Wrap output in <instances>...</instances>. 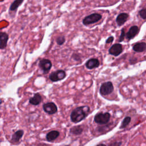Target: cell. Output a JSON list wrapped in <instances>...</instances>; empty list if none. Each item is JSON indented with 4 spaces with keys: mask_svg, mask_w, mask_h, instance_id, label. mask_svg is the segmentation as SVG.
I'll return each instance as SVG.
<instances>
[{
    "mask_svg": "<svg viewBox=\"0 0 146 146\" xmlns=\"http://www.w3.org/2000/svg\"><path fill=\"white\" fill-rule=\"evenodd\" d=\"M42 100V96L39 93H36L34 95L33 97H31L29 99V103L34 106H37L39 104Z\"/></svg>",
    "mask_w": 146,
    "mask_h": 146,
    "instance_id": "4fadbf2b",
    "label": "cell"
},
{
    "mask_svg": "<svg viewBox=\"0 0 146 146\" xmlns=\"http://www.w3.org/2000/svg\"><path fill=\"white\" fill-rule=\"evenodd\" d=\"M139 29L137 26H132L126 34V38L128 40L133 38L139 33Z\"/></svg>",
    "mask_w": 146,
    "mask_h": 146,
    "instance_id": "30bf717a",
    "label": "cell"
},
{
    "mask_svg": "<svg viewBox=\"0 0 146 146\" xmlns=\"http://www.w3.org/2000/svg\"><path fill=\"white\" fill-rule=\"evenodd\" d=\"M9 39V35L5 32L0 33V48L1 50L6 47L7 41Z\"/></svg>",
    "mask_w": 146,
    "mask_h": 146,
    "instance_id": "8fae6325",
    "label": "cell"
},
{
    "mask_svg": "<svg viewBox=\"0 0 146 146\" xmlns=\"http://www.w3.org/2000/svg\"><path fill=\"white\" fill-rule=\"evenodd\" d=\"M123 51L122 45L120 43H115L113 44L108 50V52L110 54L117 56L120 55Z\"/></svg>",
    "mask_w": 146,
    "mask_h": 146,
    "instance_id": "ba28073f",
    "label": "cell"
},
{
    "mask_svg": "<svg viewBox=\"0 0 146 146\" xmlns=\"http://www.w3.org/2000/svg\"><path fill=\"white\" fill-rule=\"evenodd\" d=\"M113 91V86L111 82L108 81L102 84L99 88V92L103 96L108 95Z\"/></svg>",
    "mask_w": 146,
    "mask_h": 146,
    "instance_id": "277c9868",
    "label": "cell"
},
{
    "mask_svg": "<svg viewBox=\"0 0 146 146\" xmlns=\"http://www.w3.org/2000/svg\"><path fill=\"white\" fill-rule=\"evenodd\" d=\"M111 115L108 112H99L94 116V121L98 124H106L110 119Z\"/></svg>",
    "mask_w": 146,
    "mask_h": 146,
    "instance_id": "7a4b0ae2",
    "label": "cell"
},
{
    "mask_svg": "<svg viewBox=\"0 0 146 146\" xmlns=\"http://www.w3.org/2000/svg\"><path fill=\"white\" fill-rule=\"evenodd\" d=\"M139 14L141 18L145 19H146V8L140 10L139 11Z\"/></svg>",
    "mask_w": 146,
    "mask_h": 146,
    "instance_id": "44dd1931",
    "label": "cell"
},
{
    "mask_svg": "<svg viewBox=\"0 0 146 146\" xmlns=\"http://www.w3.org/2000/svg\"><path fill=\"white\" fill-rule=\"evenodd\" d=\"M83 131V128L81 125L74 126L70 129V133L74 135H80Z\"/></svg>",
    "mask_w": 146,
    "mask_h": 146,
    "instance_id": "e0dca14e",
    "label": "cell"
},
{
    "mask_svg": "<svg viewBox=\"0 0 146 146\" xmlns=\"http://www.w3.org/2000/svg\"><path fill=\"white\" fill-rule=\"evenodd\" d=\"M121 141H114L110 144L108 146H121Z\"/></svg>",
    "mask_w": 146,
    "mask_h": 146,
    "instance_id": "603a6c76",
    "label": "cell"
},
{
    "mask_svg": "<svg viewBox=\"0 0 146 146\" xmlns=\"http://www.w3.org/2000/svg\"><path fill=\"white\" fill-rule=\"evenodd\" d=\"M124 36H125V31H124V29H122L121 30V34L119 36V42H121L122 41H123L124 39Z\"/></svg>",
    "mask_w": 146,
    "mask_h": 146,
    "instance_id": "7402d4cb",
    "label": "cell"
},
{
    "mask_svg": "<svg viewBox=\"0 0 146 146\" xmlns=\"http://www.w3.org/2000/svg\"><path fill=\"white\" fill-rule=\"evenodd\" d=\"M59 136V132L58 131L53 130L48 132L46 136V138L47 141H52L55 140L56 138Z\"/></svg>",
    "mask_w": 146,
    "mask_h": 146,
    "instance_id": "5bb4252c",
    "label": "cell"
},
{
    "mask_svg": "<svg viewBox=\"0 0 146 146\" xmlns=\"http://www.w3.org/2000/svg\"><path fill=\"white\" fill-rule=\"evenodd\" d=\"M39 66L44 74H47L52 67V63L48 59H42L39 62Z\"/></svg>",
    "mask_w": 146,
    "mask_h": 146,
    "instance_id": "52a82bcc",
    "label": "cell"
},
{
    "mask_svg": "<svg viewBox=\"0 0 146 146\" xmlns=\"http://www.w3.org/2000/svg\"><path fill=\"white\" fill-rule=\"evenodd\" d=\"M66 76V72L64 70H59L52 72L49 75V79L52 82H56L64 79Z\"/></svg>",
    "mask_w": 146,
    "mask_h": 146,
    "instance_id": "5b68a950",
    "label": "cell"
},
{
    "mask_svg": "<svg viewBox=\"0 0 146 146\" xmlns=\"http://www.w3.org/2000/svg\"><path fill=\"white\" fill-rule=\"evenodd\" d=\"M72 58L76 61H78L80 60V56L77 54H74L72 55Z\"/></svg>",
    "mask_w": 146,
    "mask_h": 146,
    "instance_id": "cb8c5ba5",
    "label": "cell"
},
{
    "mask_svg": "<svg viewBox=\"0 0 146 146\" xmlns=\"http://www.w3.org/2000/svg\"><path fill=\"white\" fill-rule=\"evenodd\" d=\"M131 118L130 116H126L125 117H124V119L121 122L120 128V129L125 128L129 124V123L131 122Z\"/></svg>",
    "mask_w": 146,
    "mask_h": 146,
    "instance_id": "d6986e66",
    "label": "cell"
},
{
    "mask_svg": "<svg viewBox=\"0 0 146 146\" xmlns=\"http://www.w3.org/2000/svg\"><path fill=\"white\" fill-rule=\"evenodd\" d=\"M23 2V0H15L13 3L11 4L10 7H9V10L11 11H15L17 8L21 5V3Z\"/></svg>",
    "mask_w": 146,
    "mask_h": 146,
    "instance_id": "ac0fdd59",
    "label": "cell"
},
{
    "mask_svg": "<svg viewBox=\"0 0 146 146\" xmlns=\"http://www.w3.org/2000/svg\"><path fill=\"white\" fill-rule=\"evenodd\" d=\"M56 43L58 45H62L65 42V37L64 36H60L56 38Z\"/></svg>",
    "mask_w": 146,
    "mask_h": 146,
    "instance_id": "ffe728a7",
    "label": "cell"
},
{
    "mask_svg": "<svg viewBox=\"0 0 146 146\" xmlns=\"http://www.w3.org/2000/svg\"><path fill=\"white\" fill-rule=\"evenodd\" d=\"M102 18V15L99 13H93L86 16L82 21L84 25H89L99 21Z\"/></svg>",
    "mask_w": 146,
    "mask_h": 146,
    "instance_id": "3957f363",
    "label": "cell"
},
{
    "mask_svg": "<svg viewBox=\"0 0 146 146\" xmlns=\"http://www.w3.org/2000/svg\"><path fill=\"white\" fill-rule=\"evenodd\" d=\"M90 107L87 106L76 107L71 113V120L75 123H79L84 120L90 112Z\"/></svg>",
    "mask_w": 146,
    "mask_h": 146,
    "instance_id": "6da1fadb",
    "label": "cell"
},
{
    "mask_svg": "<svg viewBox=\"0 0 146 146\" xmlns=\"http://www.w3.org/2000/svg\"><path fill=\"white\" fill-rule=\"evenodd\" d=\"M113 39H114L113 36H110V37H108V38H107V39L106 41V43H111V42H112V41L113 40Z\"/></svg>",
    "mask_w": 146,
    "mask_h": 146,
    "instance_id": "d4e9b609",
    "label": "cell"
},
{
    "mask_svg": "<svg viewBox=\"0 0 146 146\" xmlns=\"http://www.w3.org/2000/svg\"><path fill=\"white\" fill-rule=\"evenodd\" d=\"M43 109L45 112L49 115L54 114L58 111L56 105L53 102H48L43 104Z\"/></svg>",
    "mask_w": 146,
    "mask_h": 146,
    "instance_id": "8992f818",
    "label": "cell"
},
{
    "mask_svg": "<svg viewBox=\"0 0 146 146\" xmlns=\"http://www.w3.org/2000/svg\"><path fill=\"white\" fill-rule=\"evenodd\" d=\"M100 66L99 60L96 58H91L87 61L86 63V67L90 70L94 68H97Z\"/></svg>",
    "mask_w": 146,
    "mask_h": 146,
    "instance_id": "9c48e42d",
    "label": "cell"
},
{
    "mask_svg": "<svg viewBox=\"0 0 146 146\" xmlns=\"http://www.w3.org/2000/svg\"><path fill=\"white\" fill-rule=\"evenodd\" d=\"M128 17H129V15L127 13H122L119 14L116 18V22L117 25L120 26L123 24H124V23L127 21Z\"/></svg>",
    "mask_w": 146,
    "mask_h": 146,
    "instance_id": "7c38bea8",
    "label": "cell"
},
{
    "mask_svg": "<svg viewBox=\"0 0 146 146\" xmlns=\"http://www.w3.org/2000/svg\"><path fill=\"white\" fill-rule=\"evenodd\" d=\"M133 50L136 52H140L146 50V43L145 42H139L136 43L133 46Z\"/></svg>",
    "mask_w": 146,
    "mask_h": 146,
    "instance_id": "9a60e30c",
    "label": "cell"
},
{
    "mask_svg": "<svg viewBox=\"0 0 146 146\" xmlns=\"http://www.w3.org/2000/svg\"><path fill=\"white\" fill-rule=\"evenodd\" d=\"M96 146H106V145L105 144H99L97 145Z\"/></svg>",
    "mask_w": 146,
    "mask_h": 146,
    "instance_id": "484cf974",
    "label": "cell"
},
{
    "mask_svg": "<svg viewBox=\"0 0 146 146\" xmlns=\"http://www.w3.org/2000/svg\"><path fill=\"white\" fill-rule=\"evenodd\" d=\"M23 133H24V131L22 129L17 131L15 133L13 134L11 137V141L14 143L18 142L23 136Z\"/></svg>",
    "mask_w": 146,
    "mask_h": 146,
    "instance_id": "2e32d148",
    "label": "cell"
}]
</instances>
